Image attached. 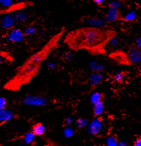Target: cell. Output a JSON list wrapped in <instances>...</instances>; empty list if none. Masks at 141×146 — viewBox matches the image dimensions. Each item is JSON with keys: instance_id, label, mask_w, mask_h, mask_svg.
<instances>
[{"instance_id": "1", "label": "cell", "mask_w": 141, "mask_h": 146, "mask_svg": "<svg viewBox=\"0 0 141 146\" xmlns=\"http://www.w3.org/2000/svg\"><path fill=\"white\" fill-rule=\"evenodd\" d=\"M66 33L67 29L63 27L53 34L39 50L30 55L16 68L13 75L5 83L3 88L7 91L16 92L29 84L39 74L44 62L59 48Z\"/></svg>"}, {"instance_id": "2", "label": "cell", "mask_w": 141, "mask_h": 146, "mask_svg": "<svg viewBox=\"0 0 141 146\" xmlns=\"http://www.w3.org/2000/svg\"><path fill=\"white\" fill-rule=\"evenodd\" d=\"M115 30L96 27H83L65 34L63 42L70 50L87 51L90 54H106V48L117 37Z\"/></svg>"}, {"instance_id": "3", "label": "cell", "mask_w": 141, "mask_h": 146, "mask_svg": "<svg viewBox=\"0 0 141 146\" xmlns=\"http://www.w3.org/2000/svg\"><path fill=\"white\" fill-rule=\"evenodd\" d=\"M22 104L26 106L43 107L47 104V100L41 96L26 95L22 99Z\"/></svg>"}, {"instance_id": "4", "label": "cell", "mask_w": 141, "mask_h": 146, "mask_svg": "<svg viewBox=\"0 0 141 146\" xmlns=\"http://www.w3.org/2000/svg\"><path fill=\"white\" fill-rule=\"evenodd\" d=\"M125 56L128 65L141 64V50L136 46L131 47L125 51Z\"/></svg>"}, {"instance_id": "5", "label": "cell", "mask_w": 141, "mask_h": 146, "mask_svg": "<svg viewBox=\"0 0 141 146\" xmlns=\"http://www.w3.org/2000/svg\"><path fill=\"white\" fill-rule=\"evenodd\" d=\"M17 24L14 13H9L3 15L0 19V27L4 31H9L14 29Z\"/></svg>"}, {"instance_id": "6", "label": "cell", "mask_w": 141, "mask_h": 146, "mask_svg": "<svg viewBox=\"0 0 141 146\" xmlns=\"http://www.w3.org/2000/svg\"><path fill=\"white\" fill-rule=\"evenodd\" d=\"M25 38L24 31L19 28L15 27L14 29L8 31L6 39L9 42L12 44H18L22 42Z\"/></svg>"}, {"instance_id": "7", "label": "cell", "mask_w": 141, "mask_h": 146, "mask_svg": "<svg viewBox=\"0 0 141 146\" xmlns=\"http://www.w3.org/2000/svg\"><path fill=\"white\" fill-rule=\"evenodd\" d=\"M123 15L119 9H109L108 11L106 13L104 18L106 21L111 23L120 21Z\"/></svg>"}, {"instance_id": "8", "label": "cell", "mask_w": 141, "mask_h": 146, "mask_svg": "<svg viewBox=\"0 0 141 146\" xmlns=\"http://www.w3.org/2000/svg\"><path fill=\"white\" fill-rule=\"evenodd\" d=\"M102 129V122L100 118H97L92 121L89 124L88 132L92 136H96L101 132Z\"/></svg>"}, {"instance_id": "9", "label": "cell", "mask_w": 141, "mask_h": 146, "mask_svg": "<svg viewBox=\"0 0 141 146\" xmlns=\"http://www.w3.org/2000/svg\"><path fill=\"white\" fill-rule=\"evenodd\" d=\"M14 113L13 111L5 108L0 110V126L9 122L14 118Z\"/></svg>"}, {"instance_id": "10", "label": "cell", "mask_w": 141, "mask_h": 146, "mask_svg": "<svg viewBox=\"0 0 141 146\" xmlns=\"http://www.w3.org/2000/svg\"><path fill=\"white\" fill-rule=\"evenodd\" d=\"M103 80V76L99 72H94L89 78V82L91 86L96 87L100 85Z\"/></svg>"}, {"instance_id": "11", "label": "cell", "mask_w": 141, "mask_h": 146, "mask_svg": "<svg viewBox=\"0 0 141 146\" xmlns=\"http://www.w3.org/2000/svg\"><path fill=\"white\" fill-rule=\"evenodd\" d=\"M45 126L42 123L39 122V123H36V124H34L31 132L35 135V136H42L45 134Z\"/></svg>"}, {"instance_id": "12", "label": "cell", "mask_w": 141, "mask_h": 146, "mask_svg": "<svg viewBox=\"0 0 141 146\" xmlns=\"http://www.w3.org/2000/svg\"><path fill=\"white\" fill-rule=\"evenodd\" d=\"M93 114L95 117H99V116L101 115L102 113H103L104 109V101L102 102H100L97 104L95 105H93Z\"/></svg>"}, {"instance_id": "13", "label": "cell", "mask_w": 141, "mask_h": 146, "mask_svg": "<svg viewBox=\"0 0 141 146\" xmlns=\"http://www.w3.org/2000/svg\"><path fill=\"white\" fill-rule=\"evenodd\" d=\"M104 100V94L102 92H97L92 94L90 98V102L91 104L95 105L100 102Z\"/></svg>"}, {"instance_id": "14", "label": "cell", "mask_w": 141, "mask_h": 146, "mask_svg": "<svg viewBox=\"0 0 141 146\" xmlns=\"http://www.w3.org/2000/svg\"><path fill=\"white\" fill-rule=\"evenodd\" d=\"M14 17H15V19L17 23H24L27 21L28 15L24 11L22 10L18 11H16V13H14Z\"/></svg>"}, {"instance_id": "15", "label": "cell", "mask_w": 141, "mask_h": 146, "mask_svg": "<svg viewBox=\"0 0 141 146\" xmlns=\"http://www.w3.org/2000/svg\"><path fill=\"white\" fill-rule=\"evenodd\" d=\"M35 135L32 132L26 133L22 138L23 143L25 145L32 144L34 142V139H35Z\"/></svg>"}, {"instance_id": "16", "label": "cell", "mask_w": 141, "mask_h": 146, "mask_svg": "<svg viewBox=\"0 0 141 146\" xmlns=\"http://www.w3.org/2000/svg\"><path fill=\"white\" fill-rule=\"evenodd\" d=\"M136 19V15L134 11H130L126 14L125 16H123L120 21L123 23H133Z\"/></svg>"}, {"instance_id": "17", "label": "cell", "mask_w": 141, "mask_h": 146, "mask_svg": "<svg viewBox=\"0 0 141 146\" xmlns=\"http://www.w3.org/2000/svg\"><path fill=\"white\" fill-rule=\"evenodd\" d=\"M125 77V73L123 72H117L115 73L113 76V80L115 82L120 84L123 82V79H124Z\"/></svg>"}, {"instance_id": "18", "label": "cell", "mask_w": 141, "mask_h": 146, "mask_svg": "<svg viewBox=\"0 0 141 146\" xmlns=\"http://www.w3.org/2000/svg\"><path fill=\"white\" fill-rule=\"evenodd\" d=\"M23 31H24L25 36H31L36 33L37 29L36 27H32V26H30V27H26Z\"/></svg>"}, {"instance_id": "19", "label": "cell", "mask_w": 141, "mask_h": 146, "mask_svg": "<svg viewBox=\"0 0 141 146\" xmlns=\"http://www.w3.org/2000/svg\"><path fill=\"white\" fill-rule=\"evenodd\" d=\"M118 141L116 137L108 136L106 139V146H117Z\"/></svg>"}, {"instance_id": "20", "label": "cell", "mask_w": 141, "mask_h": 146, "mask_svg": "<svg viewBox=\"0 0 141 146\" xmlns=\"http://www.w3.org/2000/svg\"><path fill=\"white\" fill-rule=\"evenodd\" d=\"M14 3L11 0H0V7L3 8L11 7Z\"/></svg>"}, {"instance_id": "21", "label": "cell", "mask_w": 141, "mask_h": 146, "mask_svg": "<svg viewBox=\"0 0 141 146\" xmlns=\"http://www.w3.org/2000/svg\"><path fill=\"white\" fill-rule=\"evenodd\" d=\"M74 134V131L71 128L68 127V128H66L64 130L63 134H64V136H65V138H71V137L73 136Z\"/></svg>"}, {"instance_id": "22", "label": "cell", "mask_w": 141, "mask_h": 146, "mask_svg": "<svg viewBox=\"0 0 141 146\" xmlns=\"http://www.w3.org/2000/svg\"><path fill=\"white\" fill-rule=\"evenodd\" d=\"M88 122H87V121L85 119H82V118H80L77 120L76 121V125L78 128H84L87 125Z\"/></svg>"}, {"instance_id": "23", "label": "cell", "mask_w": 141, "mask_h": 146, "mask_svg": "<svg viewBox=\"0 0 141 146\" xmlns=\"http://www.w3.org/2000/svg\"><path fill=\"white\" fill-rule=\"evenodd\" d=\"M121 5V3L120 1H114L112 2H110L108 4V8L109 9H119Z\"/></svg>"}, {"instance_id": "24", "label": "cell", "mask_w": 141, "mask_h": 146, "mask_svg": "<svg viewBox=\"0 0 141 146\" xmlns=\"http://www.w3.org/2000/svg\"><path fill=\"white\" fill-rule=\"evenodd\" d=\"M7 104V100H6L4 97H3V96H0V110H1V109L6 108Z\"/></svg>"}, {"instance_id": "25", "label": "cell", "mask_w": 141, "mask_h": 146, "mask_svg": "<svg viewBox=\"0 0 141 146\" xmlns=\"http://www.w3.org/2000/svg\"><path fill=\"white\" fill-rule=\"evenodd\" d=\"M91 66L94 70H96V72H100V70H102V65H99V64H97L96 63H92Z\"/></svg>"}, {"instance_id": "26", "label": "cell", "mask_w": 141, "mask_h": 146, "mask_svg": "<svg viewBox=\"0 0 141 146\" xmlns=\"http://www.w3.org/2000/svg\"><path fill=\"white\" fill-rule=\"evenodd\" d=\"M136 46L141 50V38H138L135 40Z\"/></svg>"}, {"instance_id": "27", "label": "cell", "mask_w": 141, "mask_h": 146, "mask_svg": "<svg viewBox=\"0 0 141 146\" xmlns=\"http://www.w3.org/2000/svg\"><path fill=\"white\" fill-rule=\"evenodd\" d=\"M133 146H141V136L136 139V140L134 142Z\"/></svg>"}, {"instance_id": "28", "label": "cell", "mask_w": 141, "mask_h": 146, "mask_svg": "<svg viewBox=\"0 0 141 146\" xmlns=\"http://www.w3.org/2000/svg\"><path fill=\"white\" fill-rule=\"evenodd\" d=\"M72 120L71 118H70V117H68V118H67V119H65V124H66V125H67V126H70V124H72Z\"/></svg>"}, {"instance_id": "29", "label": "cell", "mask_w": 141, "mask_h": 146, "mask_svg": "<svg viewBox=\"0 0 141 146\" xmlns=\"http://www.w3.org/2000/svg\"><path fill=\"white\" fill-rule=\"evenodd\" d=\"M93 2H94V3H95L97 5L100 6V5H102V4H103L104 1H102V0H94Z\"/></svg>"}, {"instance_id": "30", "label": "cell", "mask_w": 141, "mask_h": 146, "mask_svg": "<svg viewBox=\"0 0 141 146\" xmlns=\"http://www.w3.org/2000/svg\"><path fill=\"white\" fill-rule=\"evenodd\" d=\"M47 67L49 68V69H53V68H54L55 67V65L53 63H49L47 64Z\"/></svg>"}, {"instance_id": "31", "label": "cell", "mask_w": 141, "mask_h": 146, "mask_svg": "<svg viewBox=\"0 0 141 146\" xmlns=\"http://www.w3.org/2000/svg\"><path fill=\"white\" fill-rule=\"evenodd\" d=\"M117 146H127V142H125L124 141H121L118 142Z\"/></svg>"}, {"instance_id": "32", "label": "cell", "mask_w": 141, "mask_h": 146, "mask_svg": "<svg viewBox=\"0 0 141 146\" xmlns=\"http://www.w3.org/2000/svg\"><path fill=\"white\" fill-rule=\"evenodd\" d=\"M3 61H4V57L3 56V55L0 53V65L3 63Z\"/></svg>"}, {"instance_id": "33", "label": "cell", "mask_w": 141, "mask_h": 146, "mask_svg": "<svg viewBox=\"0 0 141 146\" xmlns=\"http://www.w3.org/2000/svg\"><path fill=\"white\" fill-rule=\"evenodd\" d=\"M18 146H25V144H24V143H20Z\"/></svg>"}]
</instances>
